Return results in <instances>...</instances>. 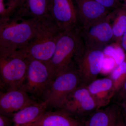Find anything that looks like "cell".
Listing matches in <instances>:
<instances>
[{
  "instance_id": "1",
  "label": "cell",
  "mask_w": 126,
  "mask_h": 126,
  "mask_svg": "<svg viewBox=\"0 0 126 126\" xmlns=\"http://www.w3.org/2000/svg\"><path fill=\"white\" fill-rule=\"evenodd\" d=\"M46 20L16 15L0 20V46L14 50L22 48L36 35Z\"/></svg>"
},
{
  "instance_id": "2",
  "label": "cell",
  "mask_w": 126,
  "mask_h": 126,
  "mask_svg": "<svg viewBox=\"0 0 126 126\" xmlns=\"http://www.w3.org/2000/svg\"><path fill=\"white\" fill-rule=\"evenodd\" d=\"M28 59L19 50L0 46V87L5 92L20 89L24 82Z\"/></svg>"
},
{
  "instance_id": "3",
  "label": "cell",
  "mask_w": 126,
  "mask_h": 126,
  "mask_svg": "<svg viewBox=\"0 0 126 126\" xmlns=\"http://www.w3.org/2000/svg\"><path fill=\"white\" fill-rule=\"evenodd\" d=\"M61 32L52 19L46 21L36 35L19 50L27 58L48 63L53 55Z\"/></svg>"
},
{
  "instance_id": "4",
  "label": "cell",
  "mask_w": 126,
  "mask_h": 126,
  "mask_svg": "<svg viewBox=\"0 0 126 126\" xmlns=\"http://www.w3.org/2000/svg\"><path fill=\"white\" fill-rule=\"evenodd\" d=\"M84 45L77 30L60 32L53 55L47 63L54 78L74 64L73 59Z\"/></svg>"
},
{
  "instance_id": "5",
  "label": "cell",
  "mask_w": 126,
  "mask_h": 126,
  "mask_svg": "<svg viewBox=\"0 0 126 126\" xmlns=\"http://www.w3.org/2000/svg\"><path fill=\"white\" fill-rule=\"evenodd\" d=\"M81 85V78L74 64L55 77L43 101L47 103L48 107L61 109L69 94Z\"/></svg>"
},
{
  "instance_id": "6",
  "label": "cell",
  "mask_w": 126,
  "mask_h": 126,
  "mask_svg": "<svg viewBox=\"0 0 126 126\" xmlns=\"http://www.w3.org/2000/svg\"><path fill=\"white\" fill-rule=\"evenodd\" d=\"M27 59L25 79L20 89L30 94L34 100L43 98L44 101L54 76L47 63L33 59Z\"/></svg>"
},
{
  "instance_id": "7",
  "label": "cell",
  "mask_w": 126,
  "mask_h": 126,
  "mask_svg": "<svg viewBox=\"0 0 126 126\" xmlns=\"http://www.w3.org/2000/svg\"><path fill=\"white\" fill-rule=\"evenodd\" d=\"M104 56L103 50L89 48L85 45L75 55L74 61L82 85L87 86L96 79L101 72Z\"/></svg>"
},
{
  "instance_id": "8",
  "label": "cell",
  "mask_w": 126,
  "mask_h": 126,
  "mask_svg": "<svg viewBox=\"0 0 126 126\" xmlns=\"http://www.w3.org/2000/svg\"><path fill=\"white\" fill-rule=\"evenodd\" d=\"M111 12L106 18L87 28L77 29L86 47L103 50L115 42L111 23Z\"/></svg>"
},
{
  "instance_id": "9",
  "label": "cell",
  "mask_w": 126,
  "mask_h": 126,
  "mask_svg": "<svg viewBox=\"0 0 126 126\" xmlns=\"http://www.w3.org/2000/svg\"><path fill=\"white\" fill-rule=\"evenodd\" d=\"M48 7L50 15L60 31L77 30L80 27L73 0H48Z\"/></svg>"
},
{
  "instance_id": "10",
  "label": "cell",
  "mask_w": 126,
  "mask_h": 126,
  "mask_svg": "<svg viewBox=\"0 0 126 126\" xmlns=\"http://www.w3.org/2000/svg\"><path fill=\"white\" fill-rule=\"evenodd\" d=\"M98 109L86 86L81 85L69 94L60 110L65 111L73 117H83L90 115Z\"/></svg>"
},
{
  "instance_id": "11",
  "label": "cell",
  "mask_w": 126,
  "mask_h": 126,
  "mask_svg": "<svg viewBox=\"0 0 126 126\" xmlns=\"http://www.w3.org/2000/svg\"><path fill=\"white\" fill-rule=\"evenodd\" d=\"M38 102L20 89L5 92L1 91L0 114L12 117L17 112Z\"/></svg>"
},
{
  "instance_id": "12",
  "label": "cell",
  "mask_w": 126,
  "mask_h": 126,
  "mask_svg": "<svg viewBox=\"0 0 126 126\" xmlns=\"http://www.w3.org/2000/svg\"><path fill=\"white\" fill-rule=\"evenodd\" d=\"M77 5L79 28L86 29L106 18L112 11L94 0H74Z\"/></svg>"
},
{
  "instance_id": "13",
  "label": "cell",
  "mask_w": 126,
  "mask_h": 126,
  "mask_svg": "<svg viewBox=\"0 0 126 126\" xmlns=\"http://www.w3.org/2000/svg\"><path fill=\"white\" fill-rule=\"evenodd\" d=\"M86 86L98 109L107 106L116 94L114 83L109 76L97 79Z\"/></svg>"
},
{
  "instance_id": "14",
  "label": "cell",
  "mask_w": 126,
  "mask_h": 126,
  "mask_svg": "<svg viewBox=\"0 0 126 126\" xmlns=\"http://www.w3.org/2000/svg\"><path fill=\"white\" fill-rule=\"evenodd\" d=\"M30 126H84L83 123L63 110L46 111Z\"/></svg>"
},
{
  "instance_id": "15",
  "label": "cell",
  "mask_w": 126,
  "mask_h": 126,
  "mask_svg": "<svg viewBox=\"0 0 126 126\" xmlns=\"http://www.w3.org/2000/svg\"><path fill=\"white\" fill-rule=\"evenodd\" d=\"M119 106L113 104L106 108L97 109L84 121V126H116Z\"/></svg>"
},
{
  "instance_id": "16",
  "label": "cell",
  "mask_w": 126,
  "mask_h": 126,
  "mask_svg": "<svg viewBox=\"0 0 126 126\" xmlns=\"http://www.w3.org/2000/svg\"><path fill=\"white\" fill-rule=\"evenodd\" d=\"M48 107L47 103L43 101L26 107L13 116V126H30L46 111Z\"/></svg>"
},
{
  "instance_id": "17",
  "label": "cell",
  "mask_w": 126,
  "mask_h": 126,
  "mask_svg": "<svg viewBox=\"0 0 126 126\" xmlns=\"http://www.w3.org/2000/svg\"><path fill=\"white\" fill-rule=\"evenodd\" d=\"M15 15L41 21L52 19L48 10V0H25L22 7Z\"/></svg>"
},
{
  "instance_id": "18",
  "label": "cell",
  "mask_w": 126,
  "mask_h": 126,
  "mask_svg": "<svg viewBox=\"0 0 126 126\" xmlns=\"http://www.w3.org/2000/svg\"><path fill=\"white\" fill-rule=\"evenodd\" d=\"M111 13L114 41L121 45L122 37L126 30V6L123 4L121 7L112 10Z\"/></svg>"
},
{
  "instance_id": "19",
  "label": "cell",
  "mask_w": 126,
  "mask_h": 126,
  "mask_svg": "<svg viewBox=\"0 0 126 126\" xmlns=\"http://www.w3.org/2000/svg\"><path fill=\"white\" fill-rule=\"evenodd\" d=\"M109 77L114 83L117 93L121 88L126 79V54L124 60L114 68L110 74Z\"/></svg>"
},
{
  "instance_id": "20",
  "label": "cell",
  "mask_w": 126,
  "mask_h": 126,
  "mask_svg": "<svg viewBox=\"0 0 126 126\" xmlns=\"http://www.w3.org/2000/svg\"><path fill=\"white\" fill-rule=\"evenodd\" d=\"M105 56L114 59L117 66L121 63L126 57V53L121 45L115 42L110 44L103 50Z\"/></svg>"
},
{
  "instance_id": "21",
  "label": "cell",
  "mask_w": 126,
  "mask_h": 126,
  "mask_svg": "<svg viewBox=\"0 0 126 126\" xmlns=\"http://www.w3.org/2000/svg\"><path fill=\"white\" fill-rule=\"evenodd\" d=\"M25 0H0V10L8 15L16 14L24 4Z\"/></svg>"
},
{
  "instance_id": "22",
  "label": "cell",
  "mask_w": 126,
  "mask_h": 126,
  "mask_svg": "<svg viewBox=\"0 0 126 126\" xmlns=\"http://www.w3.org/2000/svg\"><path fill=\"white\" fill-rule=\"evenodd\" d=\"M117 65L114 59L110 56H104L103 63L101 72L107 74L112 72Z\"/></svg>"
},
{
  "instance_id": "23",
  "label": "cell",
  "mask_w": 126,
  "mask_h": 126,
  "mask_svg": "<svg viewBox=\"0 0 126 126\" xmlns=\"http://www.w3.org/2000/svg\"><path fill=\"white\" fill-rule=\"evenodd\" d=\"M104 6L113 10L121 7L123 5L119 0H94Z\"/></svg>"
},
{
  "instance_id": "24",
  "label": "cell",
  "mask_w": 126,
  "mask_h": 126,
  "mask_svg": "<svg viewBox=\"0 0 126 126\" xmlns=\"http://www.w3.org/2000/svg\"><path fill=\"white\" fill-rule=\"evenodd\" d=\"M115 96H116L118 103L124 99H126V79L121 88Z\"/></svg>"
},
{
  "instance_id": "25",
  "label": "cell",
  "mask_w": 126,
  "mask_h": 126,
  "mask_svg": "<svg viewBox=\"0 0 126 126\" xmlns=\"http://www.w3.org/2000/svg\"><path fill=\"white\" fill-rule=\"evenodd\" d=\"M12 117L0 114V126H13Z\"/></svg>"
},
{
  "instance_id": "26",
  "label": "cell",
  "mask_w": 126,
  "mask_h": 126,
  "mask_svg": "<svg viewBox=\"0 0 126 126\" xmlns=\"http://www.w3.org/2000/svg\"><path fill=\"white\" fill-rule=\"evenodd\" d=\"M116 126H125L124 117L122 110L120 109L118 114V118Z\"/></svg>"
},
{
  "instance_id": "27",
  "label": "cell",
  "mask_w": 126,
  "mask_h": 126,
  "mask_svg": "<svg viewBox=\"0 0 126 126\" xmlns=\"http://www.w3.org/2000/svg\"><path fill=\"white\" fill-rule=\"evenodd\" d=\"M121 45L126 54V30L122 37Z\"/></svg>"
},
{
  "instance_id": "28",
  "label": "cell",
  "mask_w": 126,
  "mask_h": 126,
  "mask_svg": "<svg viewBox=\"0 0 126 126\" xmlns=\"http://www.w3.org/2000/svg\"><path fill=\"white\" fill-rule=\"evenodd\" d=\"M118 104L121 107L123 111L126 114V99H124L119 102Z\"/></svg>"
},
{
  "instance_id": "29",
  "label": "cell",
  "mask_w": 126,
  "mask_h": 126,
  "mask_svg": "<svg viewBox=\"0 0 126 126\" xmlns=\"http://www.w3.org/2000/svg\"><path fill=\"white\" fill-rule=\"evenodd\" d=\"M122 111L123 114V117H124V123H125V126H126V114L122 110Z\"/></svg>"
},
{
  "instance_id": "30",
  "label": "cell",
  "mask_w": 126,
  "mask_h": 126,
  "mask_svg": "<svg viewBox=\"0 0 126 126\" xmlns=\"http://www.w3.org/2000/svg\"><path fill=\"white\" fill-rule=\"evenodd\" d=\"M123 1V4H124V5L126 6V0H122Z\"/></svg>"
}]
</instances>
